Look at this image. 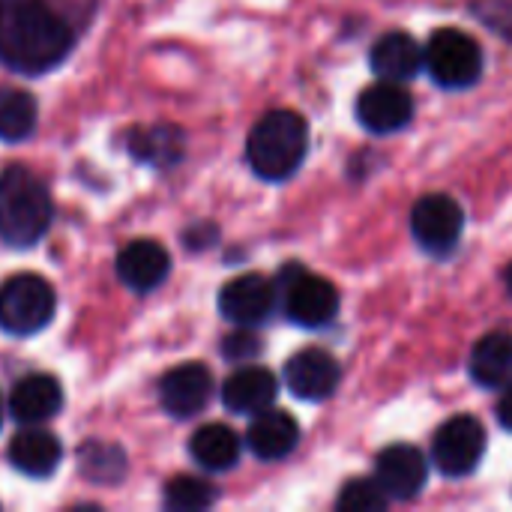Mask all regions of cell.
Instances as JSON below:
<instances>
[{
	"instance_id": "18",
	"label": "cell",
	"mask_w": 512,
	"mask_h": 512,
	"mask_svg": "<svg viewBox=\"0 0 512 512\" xmlns=\"http://www.w3.org/2000/svg\"><path fill=\"white\" fill-rule=\"evenodd\" d=\"M279 396V381L270 369L261 366H243L228 381L222 384V405L231 414H246L255 417L267 408H273Z\"/></svg>"
},
{
	"instance_id": "22",
	"label": "cell",
	"mask_w": 512,
	"mask_h": 512,
	"mask_svg": "<svg viewBox=\"0 0 512 512\" xmlns=\"http://www.w3.org/2000/svg\"><path fill=\"white\" fill-rule=\"evenodd\" d=\"M240 438L231 426L225 423H207L201 426L192 441H189V453L195 459V465H201L204 471H228L240 462Z\"/></svg>"
},
{
	"instance_id": "15",
	"label": "cell",
	"mask_w": 512,
	"mask_h": 512,
	"mask_svg": "<svg viewBox=\"0 0 512 512\" xmlns=\"http://www.w3.org/2000/svg\"><path fill=\"white\" fill-rule=\"evenodd\" d=\"M63 408V387L54 375H24L9 393V414L21 426H42Z\"/></svg>"
},
{
	"instance_id": "31",
	"label": "cell",
	"mask_w": 512,
	"mask_h": 512,
	"mask_svg": "<svg viewBox=\"0 0 512 512\" xmlns=\"http://www.w3.org/2000/svg\"><path fill=\"white\" fill-rule=\"evenodd\" d=\"M0 426H3V396H0Z\"/></svg>"
},
{
	"instance_id": "27",
	"label": "cell",
	"mask_w": 512,
	"mask_h": 512,
	"mask_svg": "<svg viewBox=\"0 0 512 512\" xmlns=\"http://www.w3.org/2000/svg\"><path fill=\"white\" fill-rule=\"evenodd\" d=\"M222 354L231 360V363H246L249 357H258L261 354V339L255 333H249V327H240L237 333H231L225 342H222Z\"/></svg>"
},
{
	"instance_id": "16",
	"label": "cell",
	"mask_w": 512,
	"mask_h": 512,
	"mask_svg": "<svg viewBox=\"0 0 512 512\" xmlns=\"http://www.w3.org/2000/svg\"><path fill=\"white\" fill-rule=\"evenodd\" d=\"M6 456L18 474H24L30 480H45L60 468L63 447L54 432H48L42 426H27L9 441Z\"/></svg>"
},
{
	"instance_id": "2",
	"label": "cell",
	"mask_w": 512,
	"mask_h": 512,
	"mask_svg": "<svg viewBox=\"0 0 512 512\" xmlns=\"http://www.w3.org/2000/svg\"><path fill=\"white\" fill-rule=\"evenodd\" d=\"M54 222L48 186L24 165L0 171V240L12 249L36 246Z\"/></svg>"
},
{
	"instance_id": "23",
	"label": "cell",
	"mask_w": 512,
	"mask_h": 512,
	"mask_svg": "<svg viewBox=\"0 0 512 512\" xmlns=\"http://www.w3.org/2000/svg\"><path fill=\"white\" fill-rule=\"evenodd\" d=\"M39 123L36 96L24 87H0V141L18 144L33 135Z\"/></svg>"
},
{
	"instance_id": "4",
	"label": "cell",
	"mask_w": 512,
	"mask_h": 512,
	"mask_svg": "<svg viewBox=\"0 0 512 512\" xmlns=\"http://www.w3.org/2000/svg\"><path fill=\"white\" fill-rule=\"evenodd\" d=\"M57 312L54 285L36 273H15L0 282V330L9 336L42 333Z\"/></svg>"
},
{
	"instance_id": "6",
	"label": "cell",
	"mask_w": 512,
	"mask_h": 512,
	"mask_svg": "<svg viewBox=\"0 0 512 512\" xmlns=\"http://www.w3.org/2000/svg\"><path fill=\"white\" fill-rule=\"evenodd\" d=\"M426 69L438 87L447 90H462L480 81L483 75V48L480 42L456 27L435 30L432 39L426 42Z\"/></svg>"
},
{
	"instance_id": "25",
	"label": "cell",
	"mask_w": 512,
	"mask_h": 512,
	"mask_svg": "<svg viewBox=\"0 0 512 512\" xmlns=\"http://www.w3.org/2000/svg\"><path fill=\"white\" fill-rule=\"evenodd\" d=\"M162 501H165L168 510L198 512L216 504V489H213L207 480H201V477L180 474V477H171V480L165 483Z\"/></svg>"
},
{
	"instance_id": "21",
	"label": "cell",
	"mask_w": 512,
	"mask_h": 512,
	"mask_svg": "<svg viewBox=\"0 0 512 512\" xmlns=\"http://www.w3.org/2000/svg\"><path fill=\"white\" fill-rule=\"evenodd\" d=\"M471 378L486 390H504L512 381V336L489 333L471 351Z\"/></svg>"
},
{
	"instance_id": "12",
	"label": "cell",
	"mask_w": 512,
	"mask_h": 512,
	"mask_svg": "<svg viewBox=\"0 0 512 512\" xmlns=\"http://www.w3.org/2000/svg\"><path fill=\"white\" fill-rule=\"evenodd\" d=\"M342 381V366L333 354L321 348L297 351L285 363V384L303 402H324L336 393Z\"/></svg>"
},
{
	"instance_id": "13",
	"label": "cell",
	"mask_w": 512,
	"mask_h": 512,
	"mask_svg": "<svg viewBox=\"0 0 512 512\" xmlns=\"http://www.w3.org/2000/svg\"><path fill=\"white\" fill-rule=\"evenodd\" d=\"M429 477L426 456L411 444L387 447L375 462V483L384 489L390 501H411L423 492Z\"/></svg>"
},
{
	"instance_id": "29",
	"label": "cell",
	"mask_w": 512,
	"mask_h": 512,
	"mask_svg": "<svg viewBox=\"0 0 512 512\" xmlns=\"http://www.w3.org/2000/svg\"><path fill=\"white\" fill-rule=\"evenodd\" d=\"M498 420L507 432H512V381L504 387V393L498 399Z\"/></svg>"
},
{
	"instance_id": "8",
	"label": "cell",
	"mask_w": 512,
	"mask_h": 512,
	"mask_svg": "<svg viewBox=\"0 0 512 512\" xmlns=\"http://www.w3.org/2000/svg\"><path fill=\"white\" fill-rule=\"evenodd\" d=\"M411 231L429 255H450L462 240L465 213L450 195H423L411 210Z\"/></svg>"
},
{
	"instance_id": "10",
	"label": "cell",
	"mask_w": 512,
	"mask_h": 512,
	"mask_svg": "<svg viewBox=\"0 0 512 512\" xmlns=\"http://www.w3.org/2000/svg\"><path fill=\"white\" fill-rule=\"evenodd\" d=\"M213 396V375L204 363H180L159 381V405L174 420L198 417Z\"/></svg>"
},
{
	"instance_id": "1",
	"label": "cell",
	"mask_w": 512,
	"mask_h": 512,
	"mask_svg": "<svg viewBox=\"0 0 512 512\" xmlns=\"http://www.w3.org/2000/svg\"><path fill=\"white\" fill-rule=\"evenodd\" d=\"M81 21L66 0H0V63L18 75H45L75 48Z\"/></svg>"
},
{
	"instance_id": "28",
	"label": "cell",
	"mask_w": 512,
	"mask_h": 512,
	"mask_svg": "<svg viewBox=\"0 0 512 512\" xmlns=\"http://www.w3.org/2000/svg\"><path fill=\"white\" fill-rule=\"evenodd\" d=\"M480 18L495 27L501 36L512 39V0H489L483 9H480Z\"/></svg>"
},
{
	"instance_id": "30",
	"label": "cell",
	"mask_w": 512,
	"mask_h": 512,
	"mask_svg": "<svg viewBox=\"0 0 512 512\" xmlns=\"http://www.w3.org/2000/svg\"><path fill=\"white\" fill-rule=\"evenodd\" d=\"M504 282H507V291H510V297H512V264L507 267V273H504Z\"/></svg>"
},
{
	"instance_id": "17",
	"label": "cell",
	"mask_w": 512,
	"mask_h": 512,
	"mask_svg": "<svg viewBox=\"0 0 512 512\" xmlns=\"http://www.w3.org/2000/svg\"><path fill=\"white\" fill-rule=\"evenodd\" d=\"M297 441H300L297 420L288 411H276V408L255 414L249 423V432H246V447L261 462L288 459L297 450Z\"/></svg>"
},
{
	"instance_id": "11",
	"label": "cell",
	"mask_w": 512,
	"mask_h": 512,
	"mask_svg": "<svg viewBox=\"0 0 512 512\" xmlns=\"http://www.w3.org/2000/svg\"><path fill=\"white\" fill-rule=\"evenodd\" d=\"M276 297H279V291L267 276L246 273V276L231 279L219 291V312L225 321H231L237 327H255L270 318Z\"/></svg>"
},
{
	"instance_id": "19",
	"label": "cell",
	"mask_w": 512,
	"mask_h": 512,
	"mask_svg": "<svg viewBox=\"0 0 512 512\" xmlns=\"http://www.w3.org/2000/svg\"><path fill=\"white\" fill-rule=\"evenodd\" d=\"M369 60H372V69H375L378 78L405 84L426 66V51L414 36H408L402 30H393V33H384L372 45Z\"/></svg>"
},
{
	"instance_id": "5",
	"label": "cell",
	"mask_w": 512,
	"mask_h": 512,
	"mask_svg": "<svg viewBox=\"0 0 512 512\" xmlns=\"http://www.w3.org/2000/svg\"><path fill=\"white\" fill-rule=\"evenodd\" d=\"M282 309L288 315V321L300 324V327H324L339 315V288L324 279L309 273L306 267H294L288 264L276 282Z\"/></svg>"
},
{
	"instance_id": "9",
	"label": "cell",
	"mask_w": 512,
	"mask_h": 512,
	"mask_svg": "<svg viewBox=\"0 0 512 512\" xmlns=\"http://www.w3.org/2000/svg\"><path fill=\"white\" fill-rule=\"evenodd\" d=\"M357 120L375 135H390L414 120V96L402 81L381 78L357 99Z\"/></svg>"
},
{
	"instance_id": "3",
	"label": "cell",
	"mask_w": 512,
	"mask_h": 512,
	"mask_svg": "<svg viewBox=\"0 0 512 512\" xmlns=\"http://www.w3.org/2000/svg\"><path fill=\"white\" fill-rule=\"evenodd\" d=\"M309 150V126L303 114L291 108L267 111L249 132L246 162L249 168L270 183H282L303 165Z\"/></svg>"
},
{
	"instance_id": "24",
	"label": "cell",
	"mask_w": 512,
	"mask_h": 512,
	"mask_svg": "<svg viewBox=\"0 0 512 512\" xmlns=\"http://www.w3.org/2000/svg\"><path fill=\"white\" fill-rule=\"evenodd\" d=\"M78 471L90 483L114 486L126 477V453L111 441H87L78 450Z\"/></svg>"
},
{
	"instance_id": "7",
	"label": "cell",
	"mask_w": 512,
	"mask_h": 512,
	"mask_svg": "<svg viewBox=\"0 0 512 512\" xmlns=\"http://www.w3.org/2000/svg\"><path fill=\"white\" fill-rule=\"evenodd\" d=\"M483 453H486V429L471 414L450 417L438 429L435 444H432L435 468L444 477H453V480L474 474L477 465H480V459H483Z\"/></svg>"
},
{
	"instance_id": "20",
	"label": "cell",
	"mask_w": 512,
	"mask_h": 512,
	"mask_svg": "<svg viewBox=\"0 0 512 512\" xmlns=\"http://www.w3.org/2000/svg\"><path fill=\"white\" fill-rule=\"evenodd\" d=\"M126 150L135 162L150 168H171L186 153V135L177 126H138L126 138Z\"/></svg>"
},
{
	"instance_id": "14",
	"label": "cell",
	"mask_w": 512,
	"mask_h": 512,
	"mask_svg": "<svg viewBox=\"0 0 512 512\" xmlns=\"http://www.w3.org/2000/svg\"><path fill=\"white\" fill-rule=\"evenodd\" d=\"M114 270H117V279L129 291L150 294V291H156L168 279L171 255H168V249L159 240L141 237V240H132V243H126L120 249V255L114 261Z\"/></svg>"
},
{
	"instance_id": "26",
	"label": "cell",
	"mask_w": 512,
	"mask_h": 512,
	"mask_svg": "<svg viewBox=\"0 0 512 512\" xmlns=\"http://www.w3.org/2000/svg\"><path fill=\"white\" fill-rule=\"evenodd\" d=\"M390 504L384 489L375 480H351L345 483L336 507L345 512H381Z\"/></svg>"
}]
</instances>
